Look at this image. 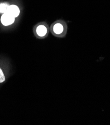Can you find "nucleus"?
I'll list each match as a JSON object with an SVG mask.
<instances>
[{"label":"nucleus","mask_w":110,"mask_h":125,"mask_svg":"<svg viewBox=\"0 0 110 125\" xmlns=\"http://www.w3.org/2000/svg\"><path fill=\"white\" fill-rule=\"evenodd\" d=\"M64 24V23L59 22L55 23L52 27V31L53 33L55 35L58 36L64 34L66 29Z\"/></svg>","instance_id":"f257e3e1"},{"label":"nucleus","mask_w":110,"mask_h":125,"mask_svg":"<svg viewBox=\"0 0 110 125\" xmlns=\"http://www.w3.org/2000/svg\"><path fill=\"white\" fill-rule=\"evenodd\" d=\"M15 18L9 14L8 12L3 14L1 17V22L5 26H9V25L13 24L15 21Z\"/></svg>","instance_id":"f03ea898"},{"label":"nucleus","mask_w":110,"mask_h":125,"mask_svg":"<svg viewBox=\"0 0 110 125\" xmlns=\"http://www.w3.org/2000/svg\"><path fill=\"white\" fill-rule=\"evenodd\" d=\"M36 33L40 37L46 36L48 33V29L45 24H39L36 29Z\"/></svg>","instance_id":"7ed1b4c3"},{"label":"nucleus","mask_w":110,"mask_h":125,"mask_svg":"<svg viewBox=\"0 0 110 125\" xmlns=\"http://www.w3.org/2000/svg\"><path fill=\"white\" fill-rule=\"evenodd\" d=\"M7 12L16 18L19 15L20 10L17 6L16 5H9Z\"/></svg>","instance_id":"20e7f679"},{"label":"nucleus","mask_w":110,"mask_h":125,"mask_svg":"<svg viewBox=\"0 0 110 125\" xmlns=\"http://www.w3.org/2000/svg\"><path fill=\"white\" fill-rule=\"evenodd\" d=\"M9 5L8 3H2L0 4V11L1 13L5 14L8 12Z\"/></svg>","instance_id":"39448f33"},{"label":"nucleus","mask_w":110,"mask_h":125,"mask_svg":"<svg viewBox=\"0 0 110 125\" xmlns=\"http://www.w3.org/2000/svg\"><path fill=\"white\" fill-rule=\"evenodd\" d=\"M5 80V77L4 76V74L2 69L0 68V83H2L4 82Z\"/></svg>","instance_id":"423d86ee"},{"label":"nucleus","mask_w":110,"mask_h":125,"mask_svg":"<svg viewBox=\"0 0 110 125\" xmlns=\"http://www.w3.org/2000/svg\"><path fill=\"white\" fill-rule=\"evenodd\" d=\"M0 13H1V11H0Z\"/></svg>","instance_id":"0eeeda50"}]
</instances>
